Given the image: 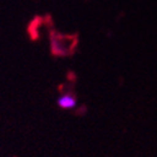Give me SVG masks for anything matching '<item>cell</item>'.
<instances>
[{
    "instance_id": "obj_1",
    "label": "cell",
    "mask_w": 157,
    "mask_h": 157,
    "mask_svg": "<svg viewBox=\"0 0 157 157\" xmlns=\"http://www.w3.org/2000/svg\"><path fill=\"white\" fill-rule=\"evenodd\" d=\"M57 104L63 109H73L77 106V99L71 93H64L57 98Z\"/></svg>"
}]
</instances>
